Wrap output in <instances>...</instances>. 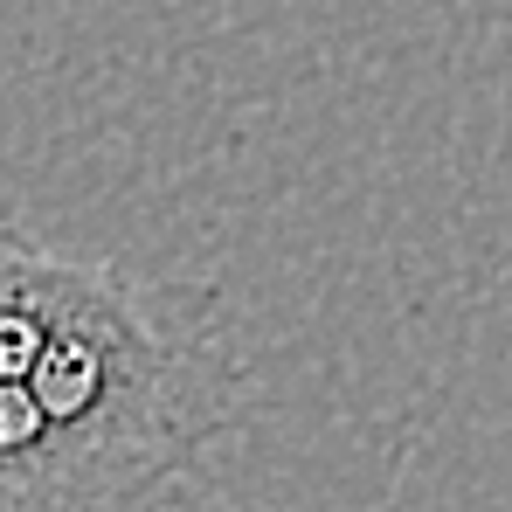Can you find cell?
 Returning <instances> with one entry per match:
<instances>
[{
  "mask_svg": "<svg viewBox=\"0 0 512 512\" xmlns=\"http://www.w3.org/2000/svg\"><path fill=\"white\" fill-rule=\"evenodd\" d=\"M21 381L104 512H153L250 409L222 298L111 263H77Z\"/></svg>",
  "mask_w": 512,
  "mask_h": 512,
  "instance_id": "1",
  "label": "cell"
},
{
  "mask_svg": "<svg viewBox=\"0 0 512 512\" xmlns=\"http://www.w3.org/2000/svg\"><path fill=\"white\" fill-rule=\"evenodd\" d=\"M70 277H77V256L42 250L21 229H0V381L28 374L42 333L70 298Z\"/></svg>",
  "mask_w": 512,
  "mask_h": 512,
  "instance_id": "2",
  "label": "cell"
},
{
  "mask_svg": "<svg viewBox=\"0 0 512 512\" xmlns=\"http://www.w3.org/2000/svg\"><path fill=\"white\" fill-rule=\"evenodd\" d=\"M243 512H250V506H243Z\"/></svg>",
  "mask_w": 512,
  "mask_h": 512,
  "instance_id": "3",
  "label": "cell"
}]
</instances>
